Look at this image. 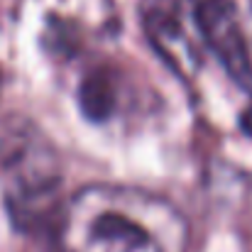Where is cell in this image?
I'll return each mask as SVG.
<instances>
[{
	"label": "cell",
	"mask_w": 252,
	"mask_h": 252,
	"mask_svg": "<svg viewBox=\"0 0 252 252\" xmlns=\"http://www.w3.org/2000/svg\"><path fill=\"white\" fill-rule=\"evenodd\" d=\"M52 240L57 252H186L189 223L147 189L93 184L59 211Z\"/></svg>",
	"instance_id": "obj_1"
},
{
	"label": "cell",
	"mask_w": 252,
	"mask_h": 252,
	"mask_svg": "<svg viewBox=\"0 0 252 252\" xmlns=\"http://www.w3.org/2000/svg\"><path fill=\"white\" fill-rule=\"evenodd\" d=\"M5 201L12 220L22 230H34L39 225H54L59 211V186L62 174L54 155L47 145L25 142L7 157L5 171Z\"/></svg>",
	"instance_id": "obj_2"
},
{
	"label": "cell",
	"mask_w": 252,
	"mask_h": 252,
	"mask_svg": "<svg viewBox=\"0 0 252 252\" xmlns=\"http://www.w3.org/2000/svg\"><path fill=\"white\" fill-rule=\"evenodd\" d=\"M196 25L228 76L252 88V34L235 0H198Z\"/></svg>",
	"instance_id": "obj_3"
},
{
	"label": "cell",
	"mask_w": 252,
	"mask_h": 252,
	"mask_svg": "<svg viewBox=\"0 0 252 252\" xmlns=\"http://www.w3.org/2000/svg\"><path fill=\"white\" fill-rule=\"evenodd\" d=\"M79 100H81V110L91 120H105L115 110V88L108 81L105 74L98 71V74L84 79L81 91H79Z\"/></svg>",
	"instance_id": "obj_4"
},
{
	"label": "cell",
	"mask_w": 252,
	"mask_h": 252,
	"mask_svg": "<svg viewBox=\"0 0 252 252\" xmlns=\"http://www.w3.org/2000/svg\"><path fill=\"white\" fill-rule=\"evenodd\" d=\"M240 125H243V130H245V132H248V135L252 137V105L248 108V110H245V113H243V118H240Z\"/></svg>",
	"instance_id": "obj_5"
},
{
	"label": "cell",
	"mask_w": 252,
	"mask_h": 252,
	"mask_svg": "<svg viewBox=\"0 0 252 252\" xmlns=\"http://www.w3.org/2000/svg\"><path fill=\"white\" fill-rule=\"evenodd\" d=\"M0 93H2V76H0Z\"/></svg>",
	"instance_id": "obj_6"
}]
</instances>
